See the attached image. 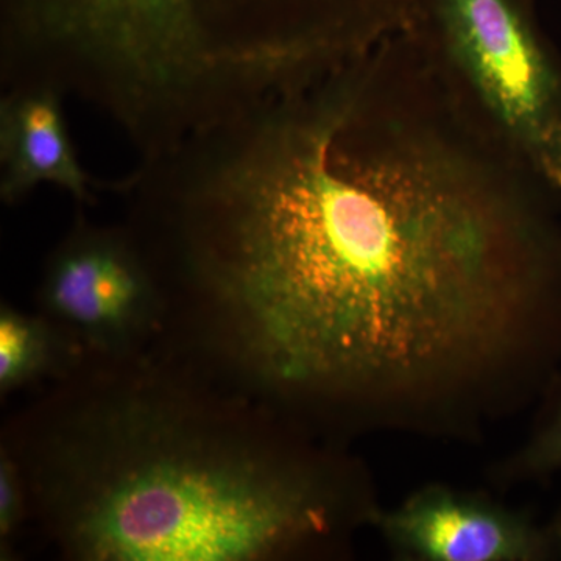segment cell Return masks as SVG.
<instances>
[{
  "label": "cell",
  "instance_id": "obj_1",
  "mask_svg": "<svg viewBox=\"0 0 561 561\" xmlns=\"http://www.w3.org/2000/svg\"><path fill=\"white\" fill-rule=\"evenodd\" d=\"M208 278L214 337L287 405L471 431L561 370V195L405 32L286 87Z\"/></svg>",
  "mask_w": 561,
  "mask_h": 561
},
{
  "label": "cell",
  "instance_id": "obj_2",
  "mask_svg": "<svg viewBox=\"0 0 561 561\" xmlns=\"http://www.w3.org/2000/svg\"><path fill=\"white\" fill-rule=\"evenodd\" d=\"M73 449L65 535L84 559L249 561L290 556L367 522L378 505L320 461L190 412L125 401Z\"/></svg>",
  "mask_w": 561,
  "mask_h": 561
},
{
  "label": "cell",
  "instance_id": "obj_3",
  "mask_svg": "<svg viewBox=\"0 0 561 561\" xmlns=\"http://www.w3.org/2000/svg\"><path fill=\"white\" fill-rule=\"evenodd\" d=\"M404 32L449 94L561 195V58L534 0H413Z\"/></svg>",
  "mask_w": 561,
  "mask_h": 561
},
{
  "label": "cell",
  "instance_id": "obj_4",
  "mask_svg": "<svg viewBox=\"0 0 561 561\" xmlns=\"http://www.w3.org/2000/svg\"><path fill=\"white\" fill-rule=\"evenodd\" d=\"M47 31L116 50L190 46L245 11L275 68H320L371 49L411 21L413 0H13Z\"/></svg>",
  "mask_w": 561,
  "mask_h": 561
},
{
  "label": "cell",
  "instance_id": "obj_5",
  "mask_svg": "<svg viewBox=\"0 0 561 561\" xmlns=\"http://www.w3.org/2000/svg\"><path fill=\"white\" fill-rule=\"evenodd\" d=\"M371 526L405 560L542 561L553 556L548 527L483 494L427 485L391 508H376Z\"/></svg>",
  "mask_w": 561,
  "mask_h": 561
},
{
  "label": "cell",
  "instance_id": "obj_6",
  "mask_svg": "<svg viewBox=\"0 0 561 561\" xmlns=\"http://www.w3.org/2000/svg\"><path fill=\"white\" fill-rule=\"evenodd\" d=\"M46 305L65 331L95 348L127 343L151 319L146 279L127 256L106 245L65 254L47 280Z\"/></svg>",
  "mask_w": 561,
  "mask_h": 561
},
{
  "label": "cell",
  "instance_id": "obj_7",
  "mask_svg": "<svg viewBox=\"0 0 561 561\" xmlns=\"http://www.w3.org/2000/svg\"><path fill=\"white\" fill-rule=\"evenodd\" d=\"M9 190L22 191L51 181L83 195L84 175L70 150L57 103L33 98L21 103L9 125Z\"/></svg>",
  "mask_w": 561,
  "mask_h": 561
},
{
  "label": "cell",
  "instance_id": "obj_8",
  "mask_svg": "<svg viewBox=\"0 0 561 561\" xmlns=\"http://www.w3.org/2000/svg\"><path fill=\"white\" fill-rule=\"evenodd\" d=\"M50 356L49 334L39 321L20 313L0 317V386L2 390L31 381Z\"/></svg>",
  "mask_w": 561,
  "mask_h": 561
},
{
  "label": "cell",
  "instance_id": "obj_9",
  "mask_svg": "<svg viewBox=\"0 0 561 561\" xmlns=\"http://www.w3.org/2000/svg\"><path fill=\"white\" fill-rule=\"evenodd\" d=\"M548 393L551 400L537 427L500 468L507 481H531L561 471V370Z\"/></svg>",
  "mask_w": 561,
  "mask_h": 561
},
{
  "label": "cell",
  "instance_id": "obj_10",
  "mask_svg": "<svg viewBox=\"0 0 561 561\" xmlns=\"http://www.w3.org/2000/svg\"><path fill=\"white\" fill-rule=\"evenodd\" d=\"M24 496L20 470L9 459H3L0 467V534L3 538L10 537L20 522Z\"/></svg>",
  "mask_w": 561,
  "mask_h": 561
},
{
  "label": "cell",
  "instance_id": "obj_11",
  "mask_svg": "<svg viewBox=\"0 0 561 561\" xmlns=\"http://www.w3.org/2000/svg\"><path fill=\"white\" fill-rule=\"evenodd\" d=\"M548 529L549 535H551L553 556L561 559V508Z\"/></svg>",
  "mask_w": 561,
  "mask_h": 561
}]
</instances>
